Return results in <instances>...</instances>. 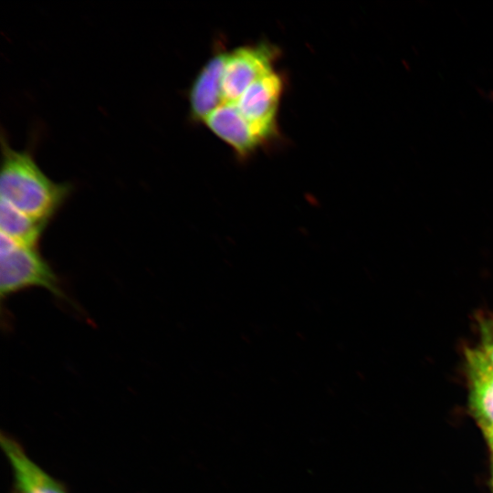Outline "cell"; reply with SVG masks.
<instances>
[{
  "mask_svg": "<svg viewBox=\"0 0 493 493\" xmlns=\"http://www.w3.org/2000/svg\"><path fill=\"white\" fill-rule=\"evenodd\" d=\"M485 437L488 443V446L493 453V425L482 427Z\"/></svg>",
  "mask_w": 493,
  "mask_h": 493,
  "instance_id": "10",
  "label": "cell"
},
{
  "mask_svg": "<svg viewBox=\"0 0 493 493\" xmlns=\"http://www.w3.org/2000/svg\"><path fill=\"white\" fill-rule=\"evenodd\" d=\"M466 353L471 410L481 427L493 425V368L471 349Z\"/></svg>",
  "mask_w": 493,
  "mask_h": 493,
  "instance_id": "8",
  "label": "cell"
},
{
  "mask_svg": "<svg viewBox=\"0 0 493 493\" xmlns=\"http://www.w3.org/2000/svg\"><path fill=\"white\" fill-rule=\"evenodd\" d=\"M207 128L230 146L239 158H247L275 137L245 119L235 103H223L204 121Z\"/></svg>",
  "mask_w": 493,
  "mask_h": 493,
  "instance_id": "5",
  "label": "cell"
},
{
  "mask_svg": "<svg viewBox=\"0 0 493 493\" xmlns=\"http://www.w3.org/2000/svg\"><path fill=\"white\" fill-rule=\"evenodd\" d=\"M1 151V199L20 212L48 223L68 197L72 185L49 179L29 151L13 149L4 135Z\"/></svg>",
  "mask_w": 493,
  "mask_h": 493,
  "instance_id": "1",
  "label": "cell"
},
{
  "mask_svg": "<svg viewBox=\"0 0 493 493\" xmlns=\"http://www.w3.org/2000/svg\"><path fill=\"white\" fill-rule=\"evenodd\" d=\"M28 288H43L66 299L58 276L37 247L20 245L1 234L0 292L2 298Z\"/></svg>",
  "mask_w": 493,
  "mask_h": 493,
  "instance_id": "2",
  "label": "cell"
},
{
  "mask_svg": "<svg viewBox=\"0 0 493 493\" xmlns=\"http://www.w3.org/2000/svg\"><path fill=\"white\" fill-rule=\"evenodd\" d=\"M228 51L218 49L196 75L189 90L190 117L203 121L223 104L222 79Z\"/></svg>",
  "mask_w": 493,
  "mask_h": 493,
  "instance_id": "7",
  "label": "cell"
},
{
  "mask_svg": "<svg viewBox=\"0 0 493 493\" xmlns=\"http://www.w3.org/2000/svg\"><path fill=\"white\" fill-rule=\"evenodd\" d=\"M47 223L33 218L1 199V234L26 246L37 247Z\"/></svg>",
  "mask_w": 493,
  "mask_h": 493,
  "instance_id": "9",
  "label": "cell"
},
{
  "mask_svg": "<svg viewBox=\"0 0 493 493\" xmlns=\"http://www.w3.org/2000/svg\"><path fill=\"white\" fill-rule=\"evenodd\" d=\"M491 487L493 489V465H492V471H491Z\"/></svg>",
  "mask_w": 493,
  "mask_h": 493,
  "instance_id": "11",
  "label": "cell"
},
{
  "mask_svg": "<svg viewBox=\"0 0 493 493\" xmlns=\"http://www.w3.org/2000/svg\"><path fill=\"white\" fill-rule=\"evenodd\" d=\"M279 50L259 42L228 51L222 79L223 103H236L255 81L273 72Z\"/></svg>",
  "mask_w": 493,
  "mask_h": 493,
  "instance_id": "3",
  "label": "cell"
},
{
  "mask_svg": "<svg viewBox=\"0 0 493 493\" xmlns=\"http://www.w3.org/2000/svg\"><path fill=\"white\" fill-rule=\"evenodd\" d=\"M0 446L11 469L10 493H70L63 481L35 462L10 434L1 431Z\"/></svg>",
  "mask_w": 493,
  "mask_h": 493,
  "instance_id": "4",
  "label": "cell"
},
{
  "mask_svg": "<svg viewBox=\"0 0 493 493\" xmlns=\"http://www.w3.org/2000/svg\"><path fill=\"white\" fill-rule=\"evenodd\" d=\"M283 88V79L273 71L252 83L235 104L245 119L277 138V113Z\"/></svg>",
  "mask_w": 493,
  "mask_h": 493,
  "instance_id": "6",
  "label": "cell"
}]
</instances>
